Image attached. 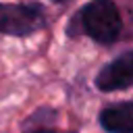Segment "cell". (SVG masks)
<instances>
[{
	"mask_svg": "<svg viewBox=\"0 0 133 133\" xmlns=\"http://www.w3.org/2000/svg\"><path fill=\"white\" fill-rule=\"evenodd\" d=\"M94 83H96V87L100 91L129 89L131 83H133V52L125 50L123 54L112 58L108 64H104L98 71Z\"/></svg>",
	"mask_w": 133,
	"mask_h": 133,
	"instance_id": "3957f363",
	"label": "cell"
},
{
	"mask_svg": "<svg viewBox=\"0 0 133 133\" xmlns=\"http://www.w3.org/2000/svg\"><path fill=\"white\" fill-rule=\"evenodd\" d=\"M83 33L100 46H112L123 33V17L114 0H89L73 17L69 35Z\"/></svg>",
	"mask_w": 133,
	"mask_h": 133,
	"instance_id": "6da1fadb",
	"label": "cell"
},
{
	"mask_svg": "<svg viewBox=\"0 0 133 133\" xmlns=\"http://www.w3.org/2000/svg\"><path fill=\"white\" fill-rule=\"evenodd\" d=\"M48 23L46 8L39 2H0V33L27 37Z\"/></svg>",
	"mask_w": 133,
	"mask_h": 133,
	"instance_id": "7a4b0ae2",
	"label": "cell"
},
{
	"mask_svg": "<svg viewBox=\"0 0 133 133\" xmlns=\"http://www.w3.org/2000/svg\"><path fill=\"white\" fill-rule=\"evenodd\" d=\"M31 133H56V131H52V129H35Z\"/></svg>",
	"mask_w": 133,
	"mask_h": 133,
	"instance_id": "5b68a950",
	"label": "cell"
},
{
	"mask_svg": "<svg viewBox=\"0 0 133 133\" xmlns=\"http://www.w3.org/2000/svg\"><path fill=\"white\" fill-rule=\"evenodd\" d=\"M50 2H54V4H64V2H69V0H50Z\"/></svg>",
	"mask_w": 133,
	"mask_h": 133,
	"instance_id": "8992f818",
	"label": "cell"
},
{
	"mask_svg": "<svg viewBox=\"0 0 133 133\" xmlns=\"http://www.w3.org/2000/svg\"><path fill=\"white\" fill-rule=\"evenodd\" d=\"M100 125L108 133H133V102H121L100 112Z\"/></svg>",
	"mask_w": 133,
	"mask_h": 133,
	"instance_id": "277c9868",
	"label": "cell"
}]
</instances>
